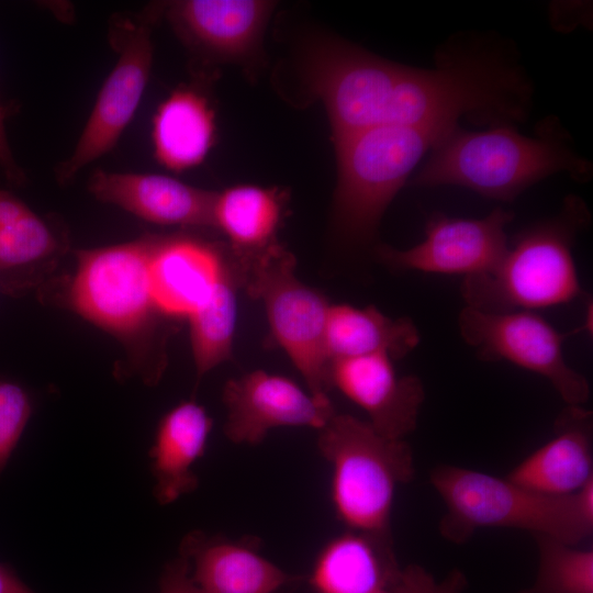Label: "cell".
<instances>
[{"label":"cell","mask_w":593,"mask_h":593,"mask_svg":"<svg viewBox=\"0 0 593 593\" xmlns=\"http://www.w3.org/2000/svg\"><path fill=\"white\" fill-rule=\"evenodd\" d=\"M427 155L410 186H458L501 202L514 201L557 174L578 182H588L593 175L592 163L577 152L570 134L553 116L541 120L534 135L512 124L483 131L457 125Z\"/></svg>","instance_id":"1"},{"label":"cell","mask_w":593,"mask_h":593,"mask_svg":"<svg viewBox=\"0 0 593 593\" xmlns=\"http://www.w3.org/2000/svg\"><path fill=\"white\" fill-rule=\"evenodd\" d=\"M429 478L446 506L439 532L454 544L481 528L523 529L572 546L592 534L593 480L572 495L550 496L456 466H439Z\"/></svg>","instance_id":"2"},{"label":"cell","mask_w":593,"mask_h":593,"mask_svg":"<svg viewBox=\"0 0 593 593\" xmlns=\"http://www.w3.org/2000/svg\"><path fill=\"white\" fill-rule=\"evenodd\" d=\"M590 222L586 203L578 195L566 197L557 214L522 231L494 268L463 278L460 293L466 306L534 312L581 296L572 248Z\"/></svg>","instance_id":"3"},{"label":"cell","mask_w":593,"mask_h":593,"mask_svg":"<svg viewBox=\"0 0 593 593\" xmlns=\"http://www.w3.org/2000/svg\"><path fill=\"white\" fill-rule=\"evenodd\" d=\"M452 127L380 125L333 138L337 183L332 219L342 242L360 247L373 239L398 192Z\"/></svg>","instance_id":"4"},{"label":"cell","mask_w":593,"mask_h":593,"mask_svg":"<svg viewBox=\"0 0 593 593\" xmlns=\"http://www.w3.org/2000/svg\"><path fill=\"white\" fill-rule=\"evenodd\" d=\"M317 448L332 468L337 518L348 529L391 535L395 491L415 474L410 445L355 416L335 414L318 429Z\"/></svg>","instance_id":"5"},{"label":"cell","mask_w":593,"mask_h":593,"mask_svg":"<svg viewBox=\"0 0 593 593\" xmlns=\"http://www.w3.org/2000/svg\"><path fill=\"white\" fill-rule=\"evenodd\" d=\"M233 270L248 294L264 303L271 334L303 377L309 392L328 398L331 362L325 348L329 305L295 276V259L279 244L235 258Z\"/></svg>","instance_id":"6"},{"label":"cell","mask_w":593,"mask_h":593,"mask_svg":"<svg viewBox=\"0 0 593 593\" xmlns=\"http://www.w3.org/2000/svg\"><path fill=\"white\" fill-rule=\"evenodd\" d=\"M153 239L78 253L70 302L86 320L127 338L148 324L155 306L148 275Z\"/></svg>","instance_id":"7"},{"label":"cell","mask_w":593,"mask_h":593,"mask_svg":"<svg viewBox=\"0 0 593 593\" xmlns=\"http://www.w3.org/2000/svg\"><path fill=\"white\" fill-rule=\"evenodd\" d=\"M458 328L481 359L506 360L546 378L567 405L582 406L588 401L586 378L563 355L567 334L535 312H486L465 305Z\"/></svg>","instance_id":"8"},{"label":"cell","mask_w":593,"mask_h":593,"mask_svg":"<svg viewBox=\"0 0 593 593\" xmlns=\"http://www.w3.org/2000/svg\"><path fill=\"white\" fill-rule=\"evenodd\" d=\"M116 63L104 80L74 152L56 167V179L68 183L93 160L110 152L133 119L148 82L154 46L149 20L112 23Z\"/></svg>","instance_id":"9"},{"label":"cell","mask_w":593,"mask_h":593,"mask_svg":"<svg viewBox=\"0 0 593 593\" xmlns=\"http://www.w3.org/2000/svg\"><path fill=\"white\" fill-rule=\"evenodd\" d=\"M391 60L340 40L313 43L303 75L307 91L328 114L333 138L379 126Z\"/></svg>","instance_id":"10"},{"label":"cell","mask_w":593,"mask_h":593,"mask_svg":"<svg viewBox=\"0 0 593 593\" xmlns=\"http://www.w3.org/2000/svg\"><path fill=\"white\" fill-rule=\"evenodd\" d=\"M512 211L495 208L481 219L451 217L440 212L425 223V238L406 249L376 247L377 257L391 269L427 273H484L505 255L510 242L506 226Z\"/></svg>","instance_id":"11"},{"label":"cell","mask_w":593,"mask_h":593,"mask_svg":"<svg viewBox=\"0 0 593 593\" xmlns=\"http://www.w3.org/2000/svg\"><path fill=\"white\" fill-rule=\"evenodd\" d=\"M222 400L227 410L223 432L237 445H259L278 427L318 430L336 414L329 398L315 396L289 378L264 370L228 380Z\"/></svg>","instance_id":"12"},{"label":"cell","mask_w":593,"mask_h":593,"mask_svg":"<svg viewBox=\"0 0 593 593\" xmlns=\"http://www.w3.org/2000/svg\"><path fill=\"white\" fill-rule=\"evenodd\" d=\"M392 360L376 354L335 361L331 388L363 410L379 434L404 439L416 428L425 392L417 377L398 374Z\"/></svg>","instance_id":"13"},{"label":"cell","mask_w":593,"mask_h":593,"mask_svg":"<svg viewBox=\"0 0 593 593\" xmlns=\"http://www.w3.org/2000/svg\"><path fill=\"white\" fill-rule=\"evenodd\" d=\"M88 189L96 199L155 224L213 226L216 192L165 175L98 170Z\"/></svg>","instance_id":"14"},{"label":"cell","mask_w":593,"mask_h":593,"mask_svg":"<svg viewBox=\"0 0 593 593\" xmlns=\"http://www.w3.org/2000/svg\"><path fill=\"white\" fill-rule=\"evenodd\" d=\"M255 538L231 540L194 530L186 535L179 555L193 570L203 593H275L291 577L258 553Z\"/></svg>","instance_id":"15"},{"label":"cell","mask_w":593,"mask_h":593,"mask_svg":"<svg viewBox=\"0 0 593 593\" xmlns=\"http://www.w3.org/2000/svg\"><path fill=\"white\" fill-rule=\"evenodd\" d=\"M506 478L550 496L577 493L593 480L592 413L567 405L555 423V436L517 463Z\"/></svg>","instance_id":"16"},{"label":"cell","mask_w":593,"mask_h":593,"mask_svg":"<svg viewBox=\"0 0 593 593\" xmlns=\"http://www.w3.org/2000/svg\"><path fill=\"white\" fill-rule=\"evenodd\" d=\"M228 267L205 243L184 237L154 240L148 275L156 309L188 317L210 296Z\"/></svg>","instance_id":"17"},{"label":"cell","mask_w":593,"mask_h":593,"mask_svg":"<svg viewBox=\"0 0 593 593\" xmlns=\"http://www.w3.org/2000/svg\"><path fill=\"white\" fill-rule=\"evenodd\" d=\"M401 571L391 535L348 529L320 551L310 582L317 593H381Z\"/></svg>","instance_id":"18"},{"label":"cell","mask_w":593,"mask_h":593,"mask_svg":"<svg viewBox=\"0 0 593 593\" xmlns=\"http://www.w3.org/2000/svg\"><path fill=\"white\" fill-rule=\"evenodd\" d=\"M272 7L260 0H184L174 2L169 15L194 45L237 59L257 47Z\"/></svg>","instance_id":"19"},{"label":"cell","mask_w":593,"mask_h":593,"mask_svg":"<svg viewBox=\"0 0 593 593\" xmlns=\"http://www.w3.org/2000/svg\"><path fill=\"white\" fill-rule=\"evenodd\" d=\"M212 426L213 419L194 401L181 402L163 416L148 454L153 493L159 504H170L197 490L199 478L192 466L203 456Z\"/></svg>","instance_id":"20"},{"label":"cell","mask_w":593,"mask_h":593,"mask_svg":"<svg viewBox=\"0 0 593 593\" xmlns=\"http://www.w3.org/2000/svg\"><path fill=\"white\" fill-rule=\"evenodd\" d=\"M59 243L47 223L0 190V288L18 293L34 286L55 260Z\"/></svg>","instance_id":"21"},{"label":"cell","mask_w":593,"mask_h":593,"mask_svg":"<svg viewBox=\"0 0 593 593\" xmlns=\"http://www.w3.org/2000/svg\"><path fill=\"white\" fill-rule=\"evenodd\" d=\"M419 340L417 327L407 317L392 318L372 305H329L325 348L331 366L338 360L376 354L403 358Z\"/></svg>","instance_id":"22"},{"label":"cell","mask_w":593,"mask_h":593,"mask_svg":"<svg viewBox=\"0 0 593 593\" xmlns=\"http://www.w3.org/2000/svg\"><path fill=\"white\" fill-rule=\"evenodd\" d=\"M215 135V119L208 100L191 89L174 91L153 119L155 157L165 168L179 172L201 164Z\"/></svg>","instance_id":"23"},{"label":"cell","mask_w":593,"mask_h":593,"mask_svg":"<svg viewBox=\"0 0 593 593\" xmlns=\"http://www.w3.org/2000/svg\"><path fill=\"white\" fill-rule=\"evenodd\" d=\"M282 209L276 189L234 186L216 193L213 226L226 235L235 258L253 256L276 244Z\"/></svg>","instance_id":"24"},{"label":"cell","mask_w":593,"mask_h":593,"mask_svg":"<svg viewBox=\"0 0 593 593\" xmlns=\"http://www.w3.org/2000/svg\"><path fill=\"white\" fill-rule=\"evenodd\" d=\"M231 269L228 267L210 296L188 316L192 356L199 379L232 357L237 304L235 272Z\"/></svg>","instance_id":"25"},{"label":"cell","mask_w":593,"mask_h":593,"mask_svg":"<svg viewBox=\"0 0 593 593\" xmlns=\"http://www.w3.org/2000/svg\"><path fill=\"white\" fill-rule=\"evenodd\" d=\"M539 564L533 585L516 593H593V551L535 536Z\"/></svg>","instance_id":"26"},{"label":"cell","mask_w":593,"mask_h":593,"mask_svg":"<svg viewBox=\"0 0 593 593\" xmlns=\"http://www.w3.org/2000/svg\"><path fill=\"white\" fill-rule=\"evenodd\" d=\"M32 414L27 392L19 384L0 381V474L5 469Z\"/></svg>","instance_id":"27"},{"label":"cell","mask_w":593,"mask_h":593,"mask_svg":"<svg viewBox=\"0 0 593 593\" xmlns=\"http://www.w3.org/2000/svg\"><path fill=\"white\" fill-rule=\"evenodd\" d=\"M466 585V577L460 570H452L438 582L423 567L410 564L402 569L400 579L392 591L394 593H462Z\"/></svg>","instance_id":"28"},{"label":"cell","mask_w":593,"mask_h":593,"mask_svg":"<svg viewBox=\"0 0 593 593\" xmlns=\"http://www.w3.org/2000/svg\"><path fill=\"white\" fill-rule=\"evenodd\" d=\"M159 593H203L192 580L191 564L186 557L179 555L166 564Z\"/></svg>","instance_id":"29"},{"label":"cell","mask_w":593,"mask_h":593,"mask_svg":"<svg viewBox=\"0 0 593 593\" xmlns=\"http://www.w3.org/2000/svg\"><path fill=\"white\" fill-rule=\"evenodd\" d=\"M0 168L8 181L20 184L23 179V172L16 165L12 152L10 149L5 127H4V109L0 103Z\"/></svg>","instance_id":"30"},{"label":"cell","mask_w":593,"mask_h":593,"mask_svg":"<svg viewBox=\"0 0 593 593\" xmlns=\"http://www.w3.org/2000/svg\"><path fill=\"white\" fill-rule=\"evenodd\" d=\"M0 593H35L7 563L0 562Z\"/></svg>","instance_id":"31"},{"label":"cell","mask_w":593,"mask_h":593,"mask_svg":"<svg viewBox=\"0 0 593 593\" xmlns=\"http://www.w3.org/2000/svg\"><path fill=\"white\" fill-rule=\"evenodd\" d=\"M590 305H588V309H586V312H585V320H584V324L582 325L581 328H584L586 332H592V303L590 302L589 303Z\"/></svg>","instance_id":"32"},{"label":"cell","mask_w":593,"mask_h":593,"mask_svg":"<svg viewBox=\"0 0 593 593\" xmlns=\"http://www.w3.org/2000/svg\"><path fill=\"white\" fill-rule=\"evenodd\" d=\"M381 593H394L393 591H385V592H381Z\"/></svg>","instance_id":"33"}]
</instances>
